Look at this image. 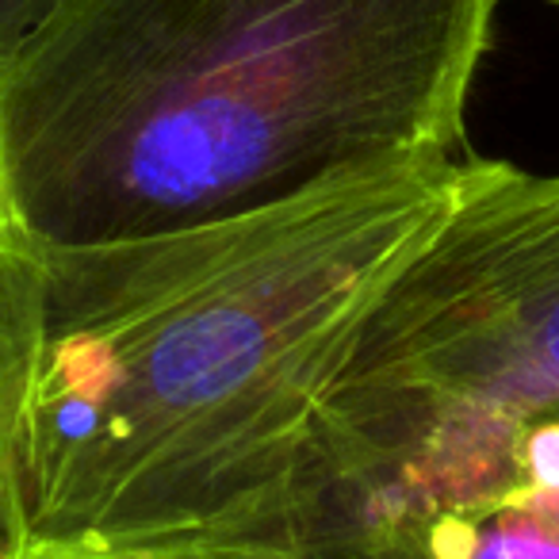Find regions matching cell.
Masks as SVG:
<instances>
[{
    "label": "cell",
    "mask_w": 559,
    "mask_h": 559,
    "mask_svg": "<svg viewBox=\"0 0 559 559\" xmlns=\"http://www.w3.org/2000/svg\"><path fill=\"white\" fill-rule=\"evenodd\" d=\"M464 162L157 238L0 230V559L246 556Z\"/></svg>",
    "instance_id": "6da1fadb"
},
{
    "label": "cell",
    "mask_w": 559,
    "mask_h": 559,
    "mask_svg": "<svg viewBox=\"0 0 559 559\" xmlns=\"http://www.w3.org/2000/svg\"><path fill=\"white\" fill-rule=\"evenodd\" d=\"M502 0H58L0 66V230L238 223L464 157Z\"/></svg>",
    "instance_id": "7a4b0ae2"
},
{
    "label": "cell",
    "mask_w": 559,
    "mask_h": 559,
    "mask_svg": "<svg viewBox=\"0 0 559 559\" xmlns=\"http://www.w3.org/2000/svg\"><path fill=\"white\" fill-rule=\"evenodd\" d=\"M456 411H559V173L467 157L452 207L349 334L280 506Z\"/></svg>",
    "instance_id": "3957f363"
},
{
    "label": "cell",
    "mask_w": 559,
    "mask_h": 559,
    "mask_svg": "<svg viewBox=\"0 0 559 559\" xmlns=\"http://www.w3.org/2000/svg\"><path fill=\"white\" fill-rule=\"evenodd\" d=\"M249 559H559V411H456L314 475Z\"/></svg>",
    "instance_id": "277c9868"
},
{
    "label": "cell",
    "mask_w": 559,
    "mask_h": 559,
    "mask_svg": "<svg viewBox=\"0 0 559 559\" xmlns=\"http://www.w3.org/2000/svg\"><path fill=\"white\" fill-rule=\"evenodd\" d=\"M55 9L58 0H0V66L39 32Z\"/></svg>",
    "instance_id": "5b68a950"
},
{
    "label": "cell",
    "mask_w": 559,
    "mask_h": 559,
    "mask_svg": "<svg viewBox=\"0 0 559 559\" xmlns=\"http://www.w3.org/2000/svg\"><path fill=\"white\" fill-rule=\"evenodd\" d=\"M544 4H551V9H559V0H544Z\"/></svg>",
    "instance_id": "8992f818"
}]
</instances>
